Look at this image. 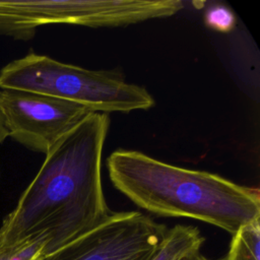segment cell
<instances>
[{"label": "cell", "mask_w": 260, "mask_h": 260, "mask_svg": "<svg viewBox=\"0 0 260 260\" xmlns=\"http://www.w3.org/2000/svg\"><path fill=\"white\" fill-rule=\"evenodd\" d=\"M109 114L94 112L46 154L0 225V243L46 235L50 253L103 221L111 210L102 185Z\"/></svg>", "instance_id": "cell-1"}, {"label": "cell", "mask_w": 260, "mask_h": 260, "mask_svg": "<svg viewBox=\"0 0 260 260\" xmlns=\"http://www.w3.org/2000/svg\"><path fill=\"white\" fill-rule=\"evenodd\" d=\"M187 260H210V259L206 258L204 255H202L201 253H199V254H197V255H195V256H193V257H191V258H189V259H187ZM216 260H225V259L222 257V258L216 259Z\"/></svg>", "instance_id": "cell-11"}, {"label": "cell", "mask_w": 260, "mask_h": 260, "mask_svg": "<svg viewBox=\"0 0 260 260\" xmlns=\"http://www.w3.org/2000/svg\"><path fill=\"white\" fill-rule=\"evenodd\" d=\"M107 168L118 191L155 215L197 219L231 235L260 219L259 190L216 174L176 167L128 149L112 152Z\"/></svg>", "instance_id": "cell-2"}, {"label": "cell", "mask_w": 260, "mask_h": 260, "mask_svg": "<svg viewBox=\"0 0 260 260\" xmlns=\"http://www.w3.org/2000/svg\"><path fill=\"white\" fill-rule=\"evenodd\" d=\"M0 92H1V90H0ZM7 137H8V134H7V131H6V128L4 125V121H3V117H2V114L0 111V144H2Z\"/></svg>", "instance_id": "cell-10"}, {"label": "cell", "mask_w": 260, "mask_h": 260, "mask_svg": "<svg viewBox=\"0 0 260 260\" xmlns=\"http://www.w3.org/2000/svg\"><path fill=\"white\" fill-rule=\"evenodd\" d=\"M225 260H260V222L253 220L232 235Z\"/></svg>", "instance_id": "cell-7"}, {"label": "cell", "mask_w": 260, "mask_h": 260, "mask_svg": "<svg viewBox=\"0 0 260 260\" xmlns=\"http://www.w3.org/2000/svg\"><path fill=\"white\" fill-rule=\"evenodd\" d=\"M204 241L198 228L176 224L167 229L149 260H187L201 253Z\"/></svg>", "instance_id": "cell-6"}, {"label": "cell", "mask_w": 260, "mask_h": 260, "mask_svg": "<svg viewBox=\"0 0 260 260\" xmlns=\"http://www.w3.org/2000/svg\"><path fill=\"white\" fill-rule=\"evenodd\" d=\"M205 25L219 32H230L236 26V16L226 6L221 4L211 5L204 13Z\"/></svg>", "instance_id": "cell-9"}, {"label": "cell", "mask_w": 260, "mask_h": 260, "mask_svg": "<svg viewBox=\"0 0 260 260\" xmlns=\"http://www.w3.org/2000/svg\"><path fill=\"white\" fill-rule=\"evenodd\" d=\"M0 88L50 95L105 114L148 110L155 104L145 87L114 70H89L34 52L0 69Z\"/></svg>", "instance_id": "cell-3"}, {"label": "cell", "mask_w": 260, "mask_h": 260, "mask_svg": "<svg viewBox=\"0 0 260 260\" xmlns=\"http://www.w3.org/2000/svg\"><path fill=\"white\" fill-rule=\"evenodd\" d=\"M49 253L50 239L46 235L0 243V260H42Z\"/></svg>", "instance_id": "cell-8"}, {"label": "cell", "mask_w": 260, "mask_h": 260, "mask_svg": "<svg viewBox=\"0 0 260 260\" xmlns=\"http://www.w3.org/2000/svg\"><path fill=\"white\" fill-rule=\"evenodd\" d=\"M167 226L140 211L111 213L42 260H149Z\"/></svg>", "instance_id": "cell-4"}, {"label": "cell", "mask_w": 260, "mask_h": 260, "mask_svg": "<svg viewBox=\"0 0 260 260\" xmlns=\"http://www.w3.org/2000/svg\"><path fill=\"white\" fill-rule=\"evenodd\" d=\"M0 111L8 137L44 154L94 113L69 101L15 89L1 90Z\"/></svg>", "instance_id": "cell-5"}]
</instances>
